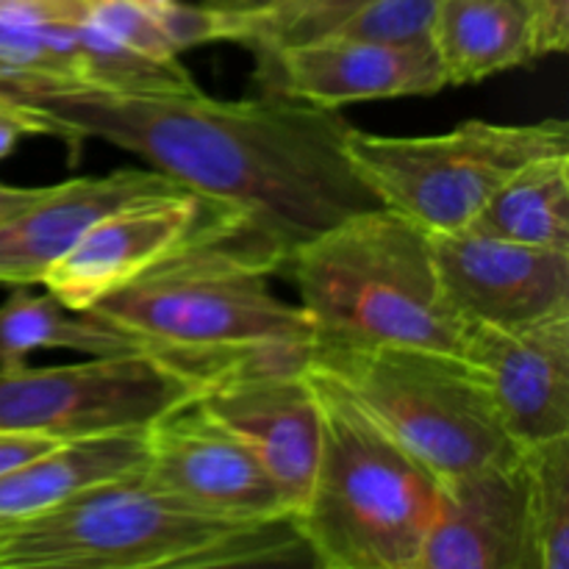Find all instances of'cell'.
Here are the masks:
<instances>
[{
	"label": "cell",
	"instance_id": "6da1fadb",
	"mask_svg": "<svg viewBox=\"0 0 569 569\" xmlns=\"http://www.w3.org/2000/svg\"><path fill=\"white\" fill-rule=\"evenodd\" d=\"M0 103L67 144L103 139L189 192L244 217L287 253L359 211L383 209L345 153L337 109L276 94L214 100L111 92L87 83L0 81Z\"/></svg>",
	"mask_w": 569,
	"mask_h": 569
},
{
	"label": "cell",
	"instance_id": "7a4b0ae2",
	"mask_svg": "<svg viewBox=\"0 0 569 569\" xmlns=\"http://www.w3.org/2000/svg\"><path fill=\"white\" fill-rule=\"evenodd\" d=\"M283 264L278 244L214 203L176 250L89 311L148 339L206 387L237 372L303 370L309 317L270 289Z\"/></svg>",
	"mask_w": 569,
	"mask_h": 569
},
{
	"label": "cell",
	"instance_id": "3957f363",
	"mask_svg": "<svg viewBox=\"0 0 569 569\" xmlns=\"http://www.w3.org/2000/svg\"><path fill=\"white\" fill-rule=\"evenodd\" d=\"M303 553L289 517L222 520L142 476L100 483L0 531V569H217L292 565Z\"/></svg>",
	"mask_w": 569,
	"mask_h": 569
},
{
	"label": "cell",
	"instance_id": "277c9868",
	"mask_svg": "<svg viewBox=\"0 0 569 569\" xmlns=\"http://www.w3.org/2000/svg\"><path fill=\"white\" fill-rule=\"evenodd\" d=\"M315 350L406 345L461 353L467 320L439 281L431 233L389 209L339 220L289 253Z\"/></svg>",
	"mask_w": 569,
	"mask_h": 569
},
{
	"label": "cell",
	"instance_id": "5b68a950",
	"mask_svg": "<svg viewBox=\"0 0 569 569\" xmlns=\"http://www.w3.org/2000/svg\"><path fill=\"white\" fill-rule=\"evenodd\" d=\"M322 439L309 498L292 517L311 565L417 569L439 506V481L389 439L353 398L311 370Z\"/></svg>",
	"mask_w": 569,
	"mask_h": 569
},
{
	"label": "cell",
	"instance_id": "8992f818",
	"mask_svg": "<svg viewBox=\"0 0 569 569\" xmlns=\"http://www.w3.org/2000/svg\"><path fill=\"white\" fill-rule=\"evenodd\" d=\"M309 367L337 381L437 481L520 459L487 378L461 353L406 345L311 348Z\"/></svg>",
	"mask_w": 569,
	"mask_h": 569
},
{
	"label": "cell",
	"instance_id": "52a82bcc",
	"mask_svg": "<svg viewBox=\"0 0 569 569\" xmlns=\"http://www.w3.org/2000/svg\"><path fill=\"white\" fill-rule=\"evenodd\" d=\"M345 153L383 209L426 233H450L470 226L511 172L569 153V128L565 120H467L433 137H381L350 126Z\"/></svg>",
	"mask_w": 569,
	"mask_h": 569
},
{
	"label": "cell",
	"instance_id": "ba28073f",
	"mask_svg": "<svg viewBox=\"0 0 569 569\" xmlns=\"http://www.w3.org/2000/svg\"><path fill=\"white\" fill-rule=\"evenodd\" d=\"M206 383L159 353L94 356L64 367L0 370V431L83 439L142 431L192 403Z\"/></svg>",
	"mask_w": 569,
	"mask_h": 569
},
{
	"label": "cell",
	"instance_id": "9c48e42d",
	"mask_svg": "<svg viewBox=\"0 0 569 569\" xmlns=\"http://www.w3.org/2000/svg\"><path fill=\"white\" fill-rule=\"evenodd\" d=\"M142 481L178 503L222 520H281L283 495L242 437L198 400L144 428ZM292 520V517H289Z\"/></svg>",
	"mask_w": 569,
	"mask_h": 569
},
{
	"label": "cell",
	"instance_id": "30bf717a",
	"mask_svg": "<svg viewBox=\"0 0 569 569\" xmlns=\"http://www.w3.org/2000/svg\"><path fill=\"white\" fill-rule=\"evenodd\" d=\"M450 306L467 322L526 326L569 315V250L533 248L476 228L431 233Z\"/></svg>",
	"mask_w": 569,
	"mask_h": 569
},
{
	"label": "cell",
	"instance_id": "8fae6325",
	"mask_svg": "<svg viewBox=\"0 0 569 569\" xmlns=\"http://www.w3.org/2000/svg\"><path fill=\"white\" fill-rule=\"evenodd\" d=\"M261 76L276 94L320 109L387 98L437 94L445 83L431 42H372L317 37L259 56Z\"/></svg>",
	"mask_w": 569,
	"mask_h": 569
},
{
	"label": "cell",
	"instance_id": "7c38bea8",
	"mask_svg": "<svg viewBox=\"0 0 569 569\" xmlns=\"http://www.w3.org/2000/svg\"><path fill=\"white\" fill-rule=\"evenodd\" d=\"M461 356L483 372L520 448L569 437V315L526 326L467 322Z\"/></svg>",
	"mask_w": 569,
	"mask_h": 569
},
{
	"label": "cell",
	"instance_id": "4fadbf2b",
	"mask_svg": "<svg viewBox=\"0 0 569 569\" xmlns=\"http://www.w3.org/2000/svg\"><path fill=\"white\" fill-rule=\"evenodd\" d=\"M211 200L183 192L142 198L98 217L53 264L42 287L70 311H89L176 250L211 209Z\"/></svg>",
	"mask_w": 569,
	"mask_h": 569
},
{
	"label": "cell",
	"instance_id": "5bb4252c",
	"mask_svg": "<svg viewBox=\"0 0 569 569\" xmlns=\"http://www.w3.org/2000/svg\"><path fill=\"white\" fill-rule=\"evenodd\" d=\"M198 403L253 448L281 489L289 517L298 515L315 481L322 439L309 367L237 372L206 387Z\"/></svg>",
	"mask_w": 569,
	"mask_h": 569
},
{
	"label": "cell",
	"instance_id": "9a60e30c",
	"mask_svg": "<svg viewBox=\"0 0 569 569\" xmlns=\"http://www.w3.org/2000/svg\"><path fill=\"white\" fill-rule=\"evenodd\" d=\"M417 569H537L520 459L439 481Z\"/></svg>",
	"mask_w": 569,
	"mask_h": 569
},
{
	"label": "cell",
	"instance_id": "2e32d148",
	"mask_svg": "<svg viewBox=\"0 0 569 569\" xmlns=\"http://www.w3.org/2000/svg\"><path fill=\"white\" fill-rule=\"evenodd\" d=\"M176 192H183L181 183L156 170H117L56 183L37 203L0 220V287H33L98 217L133 200Z\"/></svg>",
	"mask_w": 569,
	"mask_h": 569
},
{
	"label": "cell",
	"instance_id": "e0dca14e",
	"mask_svg": "<svg viewBox=\"0 0 569 569\" xmlns=\"http://www.w3.org/2000/svg\"><path fill=\"white\" fill-rule=\"evenodd\" d=\"M148 459L142 431L70 439L0 472V531L33 520L100 483L139 476Z\"/></svg>",
	"mask_w": 569,
	"mask_h": 569
},
{
	"label": "cell",
	"instance_id": "ac0fdd59",
	"mask_svg": "<svg viewBox=\"0 0 569 569\" xmlns=\"http://www.w3.org/2000/svg\"><path fill=\"white\" fill-rule=\"evenodd\" d=\"M428 42L448 87L478 83L533 59L517 0H439Z\"/></svg>",
	"mask_w": 569,
	"mask_h": 569
},
{
	"label": "cell",
	"instance_id": "d6986e66",
	"mask_svg": "<svg viewBox=\"0 0 569 569\" xmlns=\"http://www.w3.org/2000/svg\"><path fill=\"white\" fill-rule=\"evenodd\" d=\"M14 292L0 306V370L26 365L33 350H72L94 356L156 353L148 339L103 320L94 311H70L50 292Z\"/></svg>",
	"mask_w": 569,
	"mask_h": 569
},
{
	"label": "cell",
	"instance_id": "ffe728a7",
	"mask_svg": "<svg viewBox=\"0 0 569 569\" xmlns=\"http://www.w3.org/2000/svg\"><path fill=\"white\" fill-rule=\"evenodd\" d=\"M467 228L533 248L569 250V153L542 156L511 172Z\"/></svg>",
	"mask_w": 569,
	"mask_h": 569
},
{
	"label": "cell",
	"instance_id": "44dd1931",
	"mask_svg": "<svg viewBox=\"0 0 569 569\" xmlns=\"http://www.w3.org/2000/svg\"><path fill=\"white\" fill-rule=\"evenodd\" d=\"M78 44V81L111 92L137 94H194L200 92L192 72L181 61H156L117 42L89 17L72 22Z\"/></svg>",
	"mask_w": 569,
	"mask_h": 569
},
{
	"label": "cell",
	"instance_id": "7402d4cb",
	"mask_svg": "<svg viewBox=\"0 0 569 569\" xmlns=\"http://www.w3.org/2000/svg\"><path fill=\"white\" fill-rule=\"evenodd\" d=\"M528 528L537 569H569V437L522 448Z\"/></svg>",
	"mask_w": 569,
	"mask_h": 569
},
{
	"label": "cell",
	"instance_id": "603a6c76",
	"mask_svg": "<svg viewBox=\"0 0 569 569\" xmlns=\"http://www.w3.org/2000/svg\"><path fill=\"white\" fill-rule=\"evenodd\" d=\"M72 22H14L0 17V78L76 83L78 44Z\"/></svg>",
	"mask_w": 569,
	"mask_h": 569
},
{
	"label": "cell",
	"instance_id": "cb8c5ba5",
	"mask_svg": "<svg viewBox=\"0 0 569 569\" xmlns=\"http://www.w3.org/2000/svg\"><path fill=\"white\" fill-rule=\"evenodd\" d=\"M439 0H365L331 37L372 42H422L431 31Z\"/></svg>",
	"mask_w": 569,
	"mask_h": 569
},
{
	"label": "cell",
	"instance_id": "d4e9b609",
	"mask_svg": "<svg viewBox=\"0 0 569 569\" xmlns=\"http://www.w3.org/2000/svg\"><path fill=\"white\" fill-rule=\"evenodd\" d=\"M153 14L161 33L178 56L206 42H237L239 31H242V17L217 9L206 0L203 3L172 0V3L156 9Z\"/></svg>",
	"mask_w": 569,
	"mask_h": 569
},
{
	"label": "cell",
	"instance_id": "484cf974",
	"mask_svg": "<svg viewBox=\"0 0 569 569\" xmlns=\"http://www.w3.org/2000/svg\"><path fill=\"white\" fill-rule=\"evenodd\" d=\"M89 20L98 22L106 33L122 42L126 48L148 56L156 61H176L178 53L170 48L161 33L156 14L133 0H92L89 3Z\"/></svg>",
	"mask_w": 569,
	"mask_h": 569
},
{
	"label": "cell",
	"instance_id": "4316f807",
	"mask_svg": "<svg viewBox=\"0 0 569 569\" xmlns=\"http://www.w3.org/2000/svg\"><path fill=\"white\" fill-rule=\"evenodd\" d=\"M533 59L569 48V0H517Z\"/></svg>",
	"mask_w": 569,
	"mask_h": 569
},
{
	"label": "cell",
	"instance_id": "83f0119b",
	"mask_svg": "<svg viewBox=\"0 0 569 569\" xmlns=\"http://www.w3.org/2000/svg\"><path fill=\"white\" fill-rule=\"evenodd\" d=\"M61 439L42 437V433H20V431H0V472L22 465L28 459L48 453Z\"/></svg>",
	"mask_w": 569,
	"mask_h": 569
},
{
	"label": "cell",
	"instance_id": "f1b7e54d",
	"mask_svg": "<svg viewBox=\"0 0 569 569\" xmlns=\"http://www.w3.org/2000/svg\"><path fill=\"white\" fill-rule=\"evenodd\" d=\"M22 137H44L42 122L28 111L0 103V159H6Z\"/></svg>",
	"mask_w": 569,
	"mask_h": 569
},
{
	"label": "cell",
	"instance_id": "f546056e",
	"mask_svg": "<svg viewBox=\"0 0 569 569\" xmlns=\"http://www.w3.org/2000/svg\"><path fill=\"white\" fill-rule=\"evenodd\" d=\"M50 187H9V183H0V220L17 214V211L28 209L31 203H37L39 198L48 194Z\"/></svg>",
	"mask_w": 569,
	"mask_h": 569
},
{
	"label": "cell",
	"instance_id": "4dcf8cb0",
	"mask_svg": "<svg viewBox=\"0 0 569 569\" xmlns=\"http://www.w3.org/2000/svg\"><path fill=\"white\" fill-rule=\"evenodd\" d=\"M206 3L217 6V9L222 11H231V14L237 17H259L278 9V6H283L287 0H206Z\"/></svg>",
	"mask_w": 569,
	"mask_h": 569
},
{
	"label": "cell",
	"instance_id": "1f68e13d",
	"mask_svg": "<svg viewBox=\"0 0 569 569\" xmlns=\"http://www.w3.org/2000/svg\"><path fill=\"white\" fill-rule=\"evenodd\" d=\"M133 3L144 6V9H150V11H156V9H161V6L172 3V0H133Z\"/></svg>",
	"mask_w": 569,
	"mask_h": 569
},
{
	"label": "cell",
	"instance_id": "d6a6232c",
	"mask_svg": "<svg viewBox=\"0 0 569 569\" xmlns=\"http://www.w3.org/2000/svg\"><path fill=\"white\" fill-rule=\"evenodd\" d=\"M87 3H92V0H87Z\"/></svg>",
	"mask_w": 569,
	"mask_h": 569
}]
</instances>
